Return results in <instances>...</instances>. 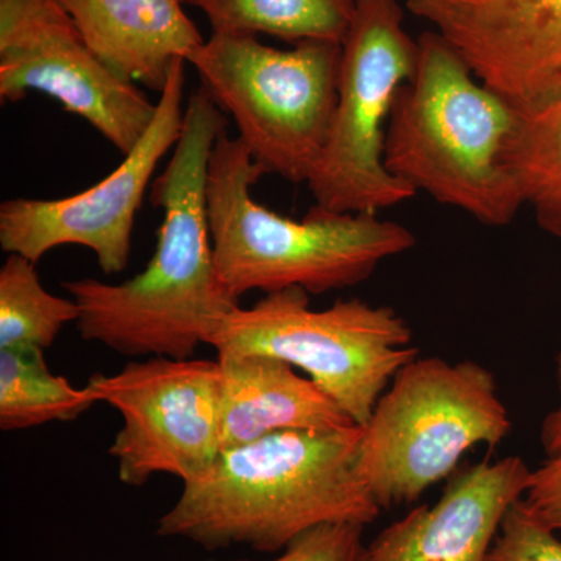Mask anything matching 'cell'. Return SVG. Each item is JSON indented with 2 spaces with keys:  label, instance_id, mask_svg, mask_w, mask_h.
<instances>
[{
  "label": "cell",
  "instance_id": "4",
  "mask_svg": "<svg viewBox=\"0 0 561 561\" xmlns=\"http://www.w3.org/2000/svg\"><path fill=\"white\" fill-rule=\"evenodd\" d=\"M262 175L245 144L221 133L209 158L206 210L217 271L238 300L251 290L348 289L416 245L408 227L378 214L316 205L301 220L279 216L251 195Z\"/></svg>",
  "mask_w": 561,
  "mask_h": 561
},
{
  "label": "cell",
  "instance_id": "9",
  "mask_svg": "<svg viewBox=\"0 0 561 561\" xmlns=\"http://www.w3.org/2000/svg\"><path fill=\"white\" fill-rule=\"evenodd\" d=\"M87 387L124 421L108 454L125 485H146L154 474L192 481L220 456L219 360L151 357L114 375L94 373Z\"/></svg>",
  "mask_w": 561,
  "mask_h": 561
},
{
  "label": "cell",
  "instance_id": "6",
  "mask_svg": "<svg viewBox=\"0 0 561 561\" xmlns=\"http://www.w3.org/2000/svg\"><path fill=\"white\" fill-rule=\"evenodd\" d=\"M187 62L265 173L308 184L337 105L342 44L276 49L247 33L213 32Z\"/></svg>",
  "mask_w": 561,
  "mask_h": 561
},
{
  "label": "cell",
  "instance_id": "12",
  "mask_svg": "<svg viewBox=\"0 0 561 561\" xmlns=\"http://www.w3.org/2000/svg\"><path fill=\"white\" fill-rule=\"evenodd\" d=\"M522 114L561 98V0H405Z\"/></svg>",
  "mask_w": 561,
  "mask_h": 561
},
{
  "label": "cell",
  "instance_id": "10",
  "mask_svg": "<svg viewBox=\"0 0 561 561\" xmlns=\"http://www.w3.org/2000/svg\"><path fill=\"white\" fill-rule=\"evenodd\" d=\"M49 95L128 154L150 127L157 103L106 69L60 0H0V101Z\"/></svg>",
  "mask_w": 561,
  "mask_h": 561
},
{
  "label": "cell",
  "instance_id": "1",
  "mask_svg": "<svg viewBox=\"0 0 561 561\" xmlns=\"http://www.w3.org/2000/svg\"><path fill=\"white\" fill-rule=\"evenodd\" d=\"M228 117L198 88L186 103L171 161L151 184L162 209L157 249L139 275L119 284L94 278L62 284L79 305L77 331L122 356L191 359L208 345L238 298L217 271L206 210V176Z\"/></svg>",
  "mask_w": 561,
  "mask_h": 561
},
{
  "label": "cell",
  "instance_id": "13",
  "mask_svg": "<svg viewBox=\"0 0 561 561\" xmlns=\"http://www.w3.org/2000/svg\"><path fill=\"white\" fill-rule=\"evenodd\" d=\"M530 474L519 456L463 468L434 505L413 508L368 545L371 561H486Z\"/></svg>",
  "mask_w": 561,
  "mask_h": 561
},
{
  "label": "cell",
  "instance_id": "19",
  "mask_svg": "<svg viewBox=\"0 0 561 561\" xmlns=\"http://www.w3.org/2000/svg\"><path fill=\"white\" fill-rule=\"evenodd\" d=\"M511 164L541 230L561 239V98L522 114Z\"/></svg>",
  "mask_w": 561,
  "mask_h": 561
},
{
  "label": "cell",
  "instance_id": "3",
  "mask_svg": "<svg viewBox=\"0 0 561 561\" xmlns=\"http://www.w3.org/2000/svg\"><path fill=\"white\" fill-rule=\"evenodd\" d=\"M522 113L482 83L437 32L419 39V61L387 125L391 175L486 227H507L526 206L511 151Z\"/></svg>",
  "mask_w": 561,
  "mask_h": 561
},
{
  "label": "cell",
  "instance_id": "5",
  "mask_svg": "<svg viewBox=\"0 0 561 561\" xmlns=\"http://www.w3.org/2000/svg\"><path fill=\"white\" fill-rule=\"evenodd\" d=\"M513 421L496 378L476 360L416 357L362 426L357 468L379 507L409 505L476 446L496 448Z\"/></svg>",
  "mask_w": 561,
  "mask_h": 561
},
{
  "label": "cell",
  "instance_id": "23",
  "mask_svg": "<svg viewBox=\"0 0 561 561\" xmlns=\"http://www.w3.org/2000/svg\"><path fill=\"white\" fill-rule=\"evenodd\" d=\"M557 383H559L560 402L548 413L541 424V445L548 459L561 456V351L557 356Z\"/></svg>",
  "mask_w": 561,
  "mask_h": 561
},
{
  "label": "cell",
  "instance_id": "18",
  "mask_svg": "<svg viewBox=\"0 0 561 561\" xmlns=\"http://www.w3.org/2000/svg\"><path fill=\"white\" fill-rule=\"evenodd\" d=\"M79 316L73 298L57 297L41 284L35 262L9 254L0 268V348L49 350Z\"/></svg>",
  "mask_w": 561,
  "mask_h": 561
},
{
  "label": "cell",
  "instance_id": "11",
  "mask_svg": "<svg viewBox=\"0 0 561 561\" xmlns=\"http://www.w3.org/2000/svg\"><path fill=\"white\" fill-rule=\"evenodd\" d=\"M184 66L173 65L157 102V114L116 171L90 190L55 201L11 198L0 205V247L38 264L62 245H80L98 257L106 275L122 273L130 261L136 214L154 169L179 142L183 130Z\"/></svg>",
  "mask_w": 561,
  "mask_h": 561
},
{
  "label": "cell",
  "instance_id": "17",
  "mask_svg": "<svg viewBox=\"0 0 561 561\" xmlns=\"http://www.w3.org/2000/svg\"><path fill=\"white\" fill-rule=\"evenodd\" d=\"M98 404L84 386L54 375L41 348H0V430L68 423Z\"/></svg>",
  "mask_w": 561,
  "mask_h": 561
},
{
  "label": "cell",
  "instance_id": "15",
  "mask_svg": "<svg viewBox=\"0 0 561 561\" xmlns=\"http://www.w3.org/2000/svg\"><path fill=\"white\" fill-rule=\"evenodd\" d=\"M221 368V451L286 431L357 426L308 376L276 357L217 356Z\"/></svg>",
  "mask_w": 561,
  "mask_h": 561
},
{
  "label": "cell",
  "instance_id": "2",
  "mask_svg": "<svg viewBox=\"0 0 561 561\" xmlns=\"http://www.w3.org/2000/svg\"><path fill=\"white\" fill-rule=\"evenodd\" d=\"M360 434V426L286 431L221 451L183 483L157 534L206 551L243 545L278 553L321 524L368 526L382 508L357 468Z\"/></svg>",
  "mask_w": 561,
  "mask_h": 561
},
{
  "label": "cell",
  "instance_id": "8",
  "mask_svg": "<svg viewBox=\"0 0 561 561\" xmlns=\"http://www.w3.org/2000/svg\"><path fill=\"white\" fill-rule=\"evenodd\" d=\"M419 41L404 28L401 0H357L342 43L341 80L331 131L311 179L317 206L368 213L411 201L416 192L387 171V125L401 84L412 79Z\"/></svg>",
  "mask_w": 561,
  "mask_h": 561
},
{
  "label": "cell",
  "instance_id": "21",
  "mask_svg": "<svg viewBox=\"0 0 561 561\" xmlns=\"http://www.w3.org/2000/svg\"><path fill=\"white\" fill-rule=\"evenodd\" d=\"M364 529L365 526L353 523L321 524L295 538L268 561H371Z\"/></svg>",
  "mask_w": 561,
  "mask_h": 561
},
{
  "label": "cell",
  "instance_id": "20",
  "mask_svg": "<svg viewBox=\"0 0 561 561\" xmlns=\"http://www.w3.org/2000/svg\"><path fill=\"white\" fill-rule=\"evenodd\" d=\"M522 500L508 508L486 561H561L557 531L538 523Z\"/></svg>",
  "mask_w": 561,
  "mask_h": 561
},
{
  "label": "cell",
  "instance_id": "22",
  "mask_svg": "<svg viewBox=\"0 0 561 561\" xmlns=\"http://www.w3.org/2000/svg\"><path fill=\"white\" fill-rule=\"evenodd\" d=\"M527 512L553 531H561V456L553 457L531 471L523 496Z\"/></svg>",
  "mask_w": 561,
  "mask_h": 561
},
{
  "label": "cell",
  "instance_id": "7",
  "mask_svg": "<svg viewBox=\"0 0 561 561\" xmlns=\"http://www.w3.org/2000/svg\"><path fill=\"white\" fill-rule=\"evenodd\" d=\"M290 287L238 308L208 343L217 356L276 357L300 368L357 426L370 420L394 375L420 356L408 321L390 306L351 298L312 309Z\"/></svg>",
  "mask_w": 561,
  "mask_h": 561
},
{
  "label": "cell",
  "instance_id": "14",
  "mask_svg": "<svg viewBox=\"0 0 561 561\" xmlns=\"http://www.w3.org/2000/svg\"><path fill=\"white\" fill-rule=\"evenodd\" d=\"M91 54L114 76L161 94L173 65L202 46L184 0H60ZM187 62V61H186Z\"/></svg>",
  "mask_w": 561,
  "mask_h": 561
},
{
  "label": "cell",
  "instance_id": "16",
  "mask_svg": "<svg viewBox=\"0 0 561 561\" xmlns=\"http://www.w3.org/2000/svg\"><path fill=\"white\" fill-rule=\"evenodd\" d=\"M205 14L213 32L271 35L298 44H342L357 0H184Z\"/></svg>",
  "mask_w": 561,
  "mask_h": 561
}]
</instances>
